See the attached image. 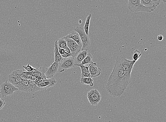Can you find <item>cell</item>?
<instances>
[{"label": "cell", "instance_id": "1", "mask_svg": "<svg viewBox=\"0 0 166 122\" xmlns=\"http://www.w3.org/2000/svg\"><path fill=\"white\" fill-rule=\"evenodd\" d=\"M131 72L124 71L116 64L109 77L106 91L112 96L120 97L123 94L130 83Z\"/></svg>", "mask_w": 166, "mask_h": 122}, {"label": "cell", "instance_id": "2", "mask_svg": "<svg viewBox=\"0 0 166 122\" xmlns=\"http://www.w3.org/2000/svg\"><path fill=\"white\" fill-rule=\"evenodd\" d=\"M128 8L132 12H151L156 10L155 7H149L140 3V0H129Z\"/></svg>", "mask_w": 166, "mask_h": 122}, {"label": "cell", "instance_id": "3", "mask_svg": "<svg viewBox=\"0 0 166 122\" xmlns=\"http://www.w3.org/2000/svg\"><path fill=\"white\" fill-rule=\"evenodd\" d=\"M134 60H129L122 56H118L115 60V63L124 71L131 72L136 63Z\"/></svg>", "mask_w": 166, "mask_h": 122}, {"label": "cell", "instance_id": "4", "mask_svg": "<svg viewBox=\"0 0 166 122\" xmlns=\"http://www.w3.org/2000/svg\"><path fill=\"white\" fill-rule=\"evenodd\" d=\"M75 30L79 34L82 41V46L81 50L88 51L91 44V41L88 35H86L83 28L82 27H77L75 28Z\"/></svg>", "mask_w": 166, "mask_h": 122}, {"label": "cell", "instance_id": "5", "mask_svg": "<svg viewBox=\"0 0 166 122\" xmlns=\"http://www.w3.org/2000/svg\"><path fill=\"white\" fill-rule=\"evenodd\" d=\"M18 90L17 88L7 81L1 84L0 94L3 97H6L13 95L15 92Z\"/></svg>", "mask_w": 166, "mask_h": 122}, {"label": "cell", "instance_id": "6", "mask_svg": "<svg viewBox=\"0 0 166 122\" xmlns=\"http://www.w3.org/2000/svg\"><path fill=\"white\" fill-rule=\"evenodd\" d=\"M87 97L91 105H97L100 102L101 98L100 93L97 89H92L88 92Z\"/></svg>", "mask_w": 166, "mask_h": 122}, {"label": "cell", "instance_id": "7", "mask_svg": "<svg viewBox=\"0 0 166 122\" xmlns=\"http://www.w3.org/2000/svg\"><path fill=\"white\" fill-rule=\"evenodd\" d=\"M63 38L66 41L67 46L70 50L72 55L73 57H76L79 52H80L82 47L79 46L78 44L72 39L67 38L66 37Z\"/></svg>", "mask_w": 166, "mask_h": 122}, {"label": "cell", "instance_id": "8", "mask_svg": "<svg viewBox=\"0 0 166 122\" xmlns=\"http://www.w3.org/2000/svg\"><path fill=\"white\" fill-rule=\"evenodd\" d=\"M75 57L72 56L66 59H63V62L60 63V67L63 69L60 72H63L66 69L73 68L75 66Z\"/></svg>", "mask_w": 166, "mask_h": 122}, {"label": "cell", "instance_id": "9", "mask_svg": "<svg viewBox=\"0 0 166 122\" xmlns=\"http://www.w3.org/2000/svg\"><path fill=\"white\" fill-rule=\"evenodd\" d=\"M59 67V65L54 62L50 67L47 68L45 73V76L47 79H50L53 77L54 75L58 72Z\"/></svg>", "mask_w": 166, "mask_h": 122}, {"label": "cell", "instance_id": "10", "mask_svg": "<svg viewBox=\"0 0 166 122\" xmlns=\"http://www.w3.org/2000/svg\"><path fill=\"white\" fill-rule=\"evenodd\" d=\"M97 63L93 62L88 65L90 78H91L97 77L101 74V69L97 67Z\"/></svg>", "mask_w": 166, "mask_h": 122}, {"label": "cell", "instance_id": "11", "mask_svg": "<svg viewBox=\"0 0 166 122\" xmlns=\"http://www.w3.org/2000/svg\"><path fill=\"white\" fill-rule=\"evenodd\" d=\"M56 83V80L53 78L50 79H46L44 81L40 82L39 87V90L40 91L46 90L49 88L54 86Z\"/></svg>", "mask_w": 166, "mask_h": 122}, {"label": "cell", "instance_id": "12", "mask_svg": "<svg viewBox=\"0 0 166 122\" xmlns=\"http://www.w3.org/2000/svg\"><path fill=\"white\" fill-rule=\"evenodd\" d=\"M160 0H141V4L149 7H155L159 4Z\"/></svg>", "mask_w": 166, "mask_h": 122}, {"label": "cell", "instance_id": "13", "mask_svg": "<svg viewBox=\"0 0 166 122\" xmlns=\"http://www.w3.org/2000/svg\"><path fill=\"white\" fill-rule=\"evenodd\" d=\"M67 38L72 39L78 44L80 46H82V41L79 34L75 30L71 32L69 35L66 36Z\"/></svg>", "mask_w": 166, "mask_h": 122}, {"label": "cell", "instance_id": "14", "mask_svg": "<svg viewBox=\"0 0 166 122\" xmlns=\"http://www.w3.org/2000/svg\"><path fill=\"white\" fill-rule=\"evenodd\" d=\"M8 81L15 86V87L17 88L18 89L21 84V83L22 80L18 77L14 76L11 74L9 75L8 78Z\"/></svg>", "mask_w": 166, "mask_h": 122}, {"label": "cell", "instance_id": "15", "mask_svg": "<svg viewBox=\"0 0 166 122\" xmlns=\"http://www.w3.org/2000/svg\"><path fill=\"white\" fill-rule=\"evenodd\" d=\"M54 59L55 62L60 65L63 62V58L62 57L58 52V41H56L54 44Z\"/></svg>", "mask_w": 166, "mask_h": 122}, {"label": "cell", "instance_id": "16", "mask_svg": "<svg viewBox=\"0 0 166 122\" xmlns=\"http://www.w3.org/2000/svg\"><path fill=\"white\" fill-rule=\"evenodd\" d=\"M88 54V52L83 50L79 52L75 57V65H80L85 58Z\"/></svg>", "mask_w": 166, "mask_h": 122}, {"label": "cell", "instance_id": "17", "mask_svg": "<svg viewBox=\"0 0 166 122\" xmlns=\"http://www.w3.org/2000/svg\"><path fill=\"white\" fill-rule=\"evenodd\" d=\"M75 66L80 67L82 71L81 78H90V76L88 68L87 66L81 64L75 65Z\"/></svg>", "mask_w": 166, "mask_h": 122}, {"label": "cell", "instance_id": "18", "mask_svg": "<svg viewBox=\"0 0 166 122\" xmlns=\"http://www.w3.org/2000/svg\"><path fill=\"white\" fill-rule=\"evenodd\" d=\"M29 80L27 79L22 80L21 83L18 88V90L25 92H29Z\"/></svg>", "mask_w": 166, "mask_h": 122}, {"label": "cell", "instance_id": "19", "mask_svg": "<svg viewBox=\"0 0 166 122\" xmlns=\"http://www.w3.org/2000/svg\"><path fill=\"white\" fill-rule=\"evenodd\" d=\"M26 70L25 69H18L13 71L11 73L13 76L18 77L20 78L22 80H26V78L25 76H24V72H25Z\"/></svg>", "mask_w": 166, "mask_h": 122}, {"label": "cell", "instance_id": "20", "mask_svg": "<svg viewBox=\"0 0 166 122\" xmlns=\"http://www.w3.org/2000/svg\"><path fill=\"white\" fill-rule=\"evenodd\" d=\"M30 91L29 93L34 92L40 91L39 88L36 85L35 81L31 80L29 81Z\"/></svg>", "mask_w": 166, "mask_h": 122}, {"label": "cell", "instance_id": "21", "mask_svg": "<svg viewBox=\"0 0 166 122\" xmlns=\"http://www.w3.org/2000/svg\"><path fill=\"white\" fill-rule=\"evenodd\" d=\"M80 81L82 84L89 85L90 87H93L94 86L93 80L91 78H81Z\"/></svg>", "mask_w": 166, "mask_h": 122}, {"label": "cell", "instance_id": "22", "mask_svg": "<svg viewBox=\"0 0 166 122\" xmlns=\"http://www.w3.org/2000/svg\"><path fill=\"white\" fill-rule=\"evenodd\" d=\"M92 57L91 54L89 53L88 54L86 57L82 61L80 64L84 65H89L90 64L93 62L92 60Z\"/></svg>", "mask_w": 166, "mask_h": 122}, {"label": "cell", "instance_id": "23", "mask_svg": "<svg viewBox=\"0 0 166 122\" xmlns=\"http://www.w3.org/2000/svg\"><path fill=\"white\" fill-rule=\"evenodd\" d=\"M91 16L92 15L91 14H90L89 15V16L87 17L86 19L85 24L83 28L85 32L86 35H88L89 29L90 20V19H91Z\"/></svg>", "mask_w": 166, "mask_h": 122}, {"label": "cell", "instance_id": "24", "mask_svg": "<svg viewBox=\"0 0 166 122\" xmlns=\"http://www.w3.org/2000/svg\"><path fill=\"white\" fill-rule=\"evenodd\" d=\"M58 47L62 49L65 48L67 46L66 41L65 39L63 38H60L58 39Z\"/></svg>", "mask_w": 166, "mask_h": 122}, {"label": "cell", "instance_id": "25", "mask_svg": "<svg viewBox=\"0 0 166 122\" xmlns=\"http://www.w3.org/2000/svg\"><path fill=\"white\" fill-rule=\"evenodd\" d=\"M141 55H142V54L140 52L139 50H136L134 52L133 55V60L136 62L140 58Z\"/></svg>", "mask_w": 166, "mask_h": 122}, {"label": "cell", "instance_id": "26", "mask_svg": "<svg viewBox=\"0 0 166 122\" xmlns=\"http://www.w3.org/2000/svg\"><path fill=\"white\" fill-rule=\"evenodd\" d=\"M35 71H33L32 72H27L26 71L24 72V76H25L26 79L28 80H31L32 77V76L34 75V73Z\"/></svg>", "mask_w": 166, "mask_h": 122}, {"label": "cell", "instance_id": "27", "mask_svg": "<svg viewBox=\"0 0 166 122\" xmlns=\"http://www.w3.org/2000/svg\"><path fill=\"white\" fill-rule=\"evenodd\" d=\"M23 67L27 72H32L36 70V69L34 68L33 67L30 65L29 64H28L27 66H23Z\"/></svg>", "mask_w": 166, "mask_h": 122}, {"label": "cell", "instance_id": "28", "mask_svg": "<svg viewBox=\"0 0 166 122\" xmlns=\"http://www.w3.org/2000/svg\"><path fill=\"white\" fill-rule=\"evenodd\" d=\"M5 104V102L4 99L2 98H0V110L3 108Z\"/></svg>", "mask_w": 166, "mask_h": 122}, {"label": "cell", "instance_id": "29", "mask_svg": "<svg viewBox=\"0 0 166 122\" xmlns=\"http://www.w3.org/2000/svg\"><path fill=\"white\" fill-rule=\"evenodd\" d=\"M62 57H63V59H66V58H69V57H71V56H72V55H69V54L65 53L62 54L61 55Z\"/></svg>", "mask_w": 166, "mask_h": 122}, {"label": "cell", "instance_id": "30", "mask_svg": "<svg viewBox=\"0 0 166 122\" xmlns=\"http://www.w3.org/2000/svg\"><path fill=\"white\" fill-rule=\"evenodd\" d=\"M64 49V50H65V53L69 54V55H72L70 50L69 48L67 46Z\"/></svg>", "mask_w": 166, "mask_h": 122}, {"label": "cell", "instance_id": "31", "mask_svg": "<svg viewBox=\"0 0 166 122\" xmlns=\"http://www.w3.org/2000/svg\"><path fill=\"white\" fill-rule=\"evenodd\" d=\"M58 52H59V53L60 54V55H61L65 53V50H64L63 49H62L58 47Z\"/></svg>", "mask_w": 166, "mask_h": 122}, {"label": "cell", "instance_id": "32", "mask_svg": "<svg viewBox=\"0 0 166 122\" xmlns=\"http://www.w3.org/2000/svg\"><path fill=\"white\" fill-rule=\"evenodd\" d=\"M157 38L158 40L161 41L163 40V36L161 35H160L158 36L157 37Z\"/></svg>", "mask_w": 166, "mask_h": 122}, {"label": "cell", "instance_id": "33", "mask_svg": "<svg viewBox=\"0 0 166 122\" xmlns=\"http://www.w3.org/2000/svg\"><path fill=\"white\" fill-rule=\"evenodd\" d=\"M162 1L164 2H165V3H166V1Z\"/></svg>", "mask_w": 166, "mask_h": 122}]
</instances>
